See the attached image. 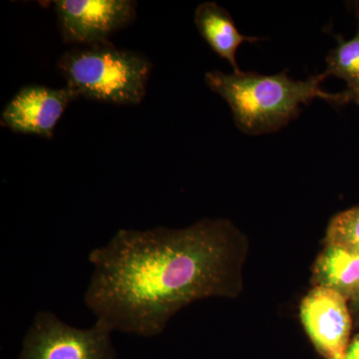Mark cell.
Wrapping results in <instances>:
<instances>
[{"label": "cell", "instance_id": "8992f818", "mask_svg": "<svg viewBox=\"0 0 359 359\" xmlns=\"http://www.w3.org/2000/svg\"><path fill=\"white\" fill-rule=\"evenodd\" d=\"M77 98L68 86L54 89L29 85L20 89L6 104L0 123L15 133L51 139L65 110Z\"/></svg>", "mask_w": 359, "mask_h": 359}, {"label": "cell", "instance_id": "5b68a950", "mask_svg": "<svg viewBox=\"0 0 359 359\" xmlns=\"http://www.w3.org/2000/svg\"><path fill=\"white\" fill-rule=\"evenodd\" d=\"M66 43L90 46L109 41L136 18L131 0H57L53 2Z\"/></svg>", "mask_w": 359, "mask_h": 359}, {"label": "cell", "instance_id": "7a4b0ae2", "mask_svg": "<svg viewBox=\"0 0 359 359\" xmlns=\"http://www.w3.org/2000/svg\"><path fill=\"white\" fill-rule=\"evenodd\" d=\"M325 74L295 81L282 72L276 75L205 73V84L230 106L236 125L244 133H269L299 114L302 105L314 98L332 102L334 94L321 89Z\"/></svg>", "mask_w": 359, "mask_h": 359}, {"label": "cell", "instance_id": "9c48e42d", "mask_svg": "<svg viewBox=\"0 0 359 359\" xmlns=\"http://www.w3.org/2000/svg\"><path fill=\"white\" fill-rule=\"evenodd\" d=\"M316 276L320 287L353 299L359 290V254L328 245L318 257Z\"/></svg>", "mask_w": 359, "mask_h": 359}, {"label": "cell", "instance_id": "52a82bcc", "mask_svg": "<svg viewBox=\"0 0 359 359\" xmlns=\"http://www.w3.org/2000/svg\"><path fill=\"white\" fill-rule=\"evenodd\" d=\"M346 299L337 290L320 285L302 304V323L314 346L327 359H344L349 346L351 318Z\"/></svg>", "mask_w": 359, "mask_h": 359}, {"label": "cell", "instance_id": "6da1fadb", "mask_svg": "<svg viewBox=\"0 0 359 359\" xmlns=\"http://www.w3.org/2000/svg\"><path fill=\"white\" fill-rule=\"evenodd\" d=\"M231 254L224 222L121 229L90 252L85 306L112 332L157 337L187 304L229 292Z\"/></svg>", "mask_w": 359, "mask_h": 359}, {"label": "cell", "instance_id": "30bf717a", "mask_svg": "<svg viewBox=\"0 0 359 359\" xmlns=\"http://www.w3.org/2000/svg\"><path fill=\"white\" fill-rule=\"evenodd\" d=\"M339 44L330 51L327 58L325 76L339 77L347 84V91L359 89V22L353 39L346 41L337 37Z\"/></svg>", "mask_w": 359, "mask_h": 359}, {"label": "cell", "instance_id": "4fadbf2b", "mask_svg": "<svg viewBox=\"0 0 359 359\" xmlns=\"http://www.w3.org/2000/svg\"><path fill=\"white\" fill-rule=\"evenodd\" d=\"M344 359H359V335L347 347Z\"/></svg>", "mask_w": 359, "mask_h": 359}, {"label": "cell", "instance_id": "3957f363", "mask_svg": "<svg viewBox=\"0 0 359 359\" xmlns=\"http://www.w3.org/2000/svg\"><path fill=\"white\" fill-rule=\"evenodd\" d=\"M152 63L138 52L110 41L73 48L61 56L58 69L78 98L116 105H137L147 91Z\"/></svg>", "mask_w": 359, "mask_h": 359}, {"label": "cell", "instance_id": "5bb4252c", "mask_svg": "<svg viewBox=\"0 0 359 359\" xmlns=\"http://www.w3.org/2000/svg\"><path fill=\"white\" fill-rule=\"evenodd\" d=\"M353 301L354 309H355L356 311H358L359 313V290L358 292V294L354 295Z\"/></svg>", "mask_w": 359, "mask_h": 359}, {"label": "cell", "instance_id": "7c38bea8", "mask_svg": "<svg viewBox=\"0 0 359 359\" xmlns=\"http://www.w3.org/2000/svg\"><path fill=\"white\" fill-rule=\"evenodd\" d=\"M359 104V89L356 91H344L340 93H334V102L335 104H346V103Z\"/></svg>", "mask_w": 359, "mask_h": 359}, {"label": "cell", "instance_id": "277c9868", "mask_svg": "<svg viewBox=\"0 0 359 359\" xmlns=\"http://www.w3.org/2000/svg\"><path fill=\"white\" fill-rule=\"evenodd\" d=\"M112 332L100 321L82 330L52 311H40L26 332L18 359H116Z\"/></svg>", "mask_w": 359, "mask_h": 359}, {"label": "cell", "instance_id": "ba28073f", "mask_svg": "<svg viewBox=\"0 0 359 359\" xmlns=\"http://www.w3.org/2000/svg\"><path fill=\"white\" fill-rule=\"evenodd\" d=\"M195 23L212 51L230 63L233 73L242 72L236 57L238 47L245 41H259V37L240 33L231 14L215 2H204L197 7Z\"/></svg>", "mask_w": 359, "mask_h": 359}, {"label": "cell", "instance_id": "8fae6325", "mask_svg": "<svg viewBox=\"0 0 359 359\" xmlns=\"http://www.w3.org/2000/svg\"><path fill=\"white\" fill-rule=\"evenodd\" d=\"M327 242L328 245L359 254V205L339 212L330 221Z\"/></svg>", "mask_w": 359, "mask_h": 359}]
</instances>
